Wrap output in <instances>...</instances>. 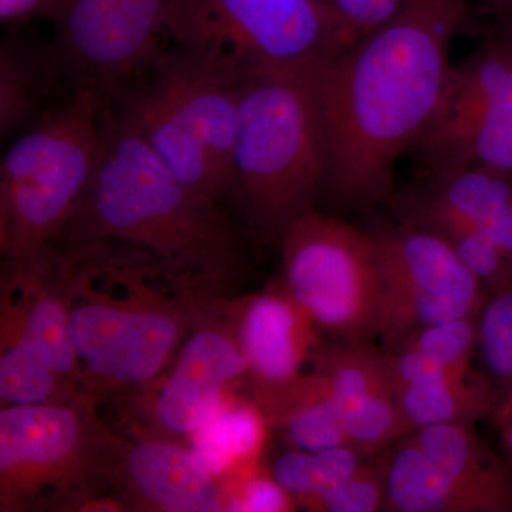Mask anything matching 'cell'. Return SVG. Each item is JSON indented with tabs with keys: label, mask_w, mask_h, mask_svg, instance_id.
<instances>
[{
	"label": "cell",
	"mask_w": 512,
	"mask_h": 512,
	"mask_svg": "<svg viewBox=\"0 0 512 512\" xmlns=\"http://www.w3.org/2000/svg\"><path fill=\"white\" fill-rule=\"evenodd\" d=\"M511 70L512 39L500 30L451 69L436 114L417 143L430 168L461 163Z\"/></svg>",
	"instance_id": "cell-16"
},
{
	"label": "cell",
	"mask_w": 512,
	"mask_h": 512,
	"mask_svg": "<svg viewBox=\"0 0 512 512\" xmlns=\"http://www.w3.org/2000/svg\"><path fill=\"white\" fill-rule=\"evenodd\" d=\"M224 494V511L286 512L292 511L295 505V498L274 476H266L255 466L242 470L238 484Z\"/></svg>",
	"instance_id": "cell-31"
},
{
	"label": "cell",
	"mask_w": 512,
	"mask_h": 512,
	"mask_svg": "<svg viewBox=\"0 0 512 512\" xmlns=\"http://www.w3.org/2000/svg\"><path fill=\"white\" fill-rule=\"evenodd\" d=\"M389 512H512V470L471 424H434L390 447Z\"/></svg>",
	"instance_id": "cell-11"
},
{
	"label": "cell",
	"mask_w": 512,
	"mask_h": 512,
	"mask_svg": "<svg viewBox=\"0 0 512 512\" xmlns=\"http://www.w3.org/2000/svg\"><path fill=\"white\" fill-rule=\"evenodd\" d=\"M99 126L92 181L55 242L136 245L174 274L225 299L245 265L237 234L218 205L181 183L111 107L100 111Z\"/></svg>",
	"instance_id": "cell-3"
},
{
	"label": "cell",
	"mask_w": 512,
	"mask_h": 512,
	"mask_svg": "<svg viewBox=\"0 0 512 512\" xmlns=\"http://www.w3.org/2000/svg\"><path fill=\"white\" fill-rule=\"evenodd\" d=\"M460 164H478L512 175V70Z\"/></svg>",
	"instance_id": "cell-29"
},
{
	"label": "cell",
	"mask_w": 512,
	"mask_h": 512,
	"mask_svg": "<svg viewBox=\"0 0 512 512\" xmlns=\"http://www.w3.org/2000/svg\"><path fill=\"white\" fill-rule=\"evenodd\" d=\"M268 421L258 406L222 404L220 412L190 436L191 453L212 478L235 466L254 467Z\"/></svg>",
	"instance_id": "cell-23"
},
{
	"label": "cell",
	"mask_w": 512,
	"mask_h": 512,
	"mask_svg": "<svg viewBox=\"0 0 512 512\" xmlns=\"http://www.w3.org/2000/svg\"><path fill=\"white\" fill-rule=\"evenodd\" d=\"M103 107L87 93L47 110L0 164V249L19 265L55 242L86 194L100 150Z\"/></svg>",
	"instance_id": "cell-6"
},
{
	"label": "cell",
	"mask_w": 512,
	"mask_h": 512,
	"mask_svg": "<svg viewBox=\"0 0 512 512\" xmlns=\"http://www.w3.org/2000/svg\"><path fill=\"white\" fill-rule=\"evenodd\" d=\"M431 232L446 239L460 261L487 288L488 293L512 284V259L480 228L451 224Z\"/></svg>",
	"instance_id": "cell-28"
},
{
	"label": "cell",
	"mask_w": 512,
	"mask_h": 512,
	"mask_svg": "<svg viewBox=\"0 0 512 512\" xmlns=\"http://www.w3.org/2000/svg\"><path fill=\"white\" fill-rule=\"evenodd\" d=\"M114 436L90 397L0 412V511L94 507L109 484Z\"/></svg>",
	"instance_id": "cell-7"
},
{
	"label": "cell",
	"mask_w": 512,
	"mask_h": 512,
	"mask_svg": "<svg viewBox=\"0 0 512 512\" xmlns=\"http://www.w3.org/2000/svg\"><path fill=\"white\" fill-rule=\"evenodd\" d=\"M52 356L36 340L20 333H2L0 399L5 406H32L72 399Z\"/></svg>",
	"instance_id": "cell-24"
},
{
	"label": "cell",
	"mask_w": 512,
	"mask_h": 512,
	"mask_svg": "<svg viewBox=\"0 0 512 512\" xmlns=\"http://www.w3.org/2000/svg\"><path fill=\"white\" fill-rule=\"evenodd\" d=\"M46 251L93 387L151 382L195 323L227 302L126 242H52Z\"/></svg>",
	"instance_id": "cell-2"
},
{
	"label": "cell",
	"mask_w": 512,
	"mask_h": 512,
	"mask_svg": "<svg viewBox=\"0 0 512 512\" xmlns=\"http://www.w3.org/2000/svg\"><path fill=\"white\" fill-rule=\"evenodd\" d=\"M477 340L478 316L446 320L413 333L387 348L396 386L470 375Z\"/></svg>",
	"instance_id": "cell-20"
},
{
	"label": "cell",
	"mask_w": 512,
	"mask_h": 512,
	"mask_svg": "<svg viewBox=\"0 0 512 512\" xmlns=\"http://www.w3.org/2000/svg\"><path fill=\"white\" fill-rule=\"evenodd\" d=\"M397 400L410 433L434 424H474L494 416L501 394L494 382L470 373L461 377L419 380L397 389Z\"/></svg>",
	"instance_id": "cell-21"
},
{
	"label": "cell",
	"mask_w": 512,
	"mask_h": 512,
	"mask_svg": "<svg viewBox=\"0 0 512 512\" xmlns=\"http://www.w3.org/2000/svg\"><path fill=\"white\" fill-rule=\"evenodd\" d=\"M485 9L490 10L493 15L503 12V10L512 6V0H481Z\"/></svg>",
	"instance_id": "cell-34"
},
{
	"label": "cell",
	"mask_w": 512,
	"mask_h": 512,
	"mask_svg": "<svg viewBox=\"0 0 512 512\" xmlns=\"http://www.w3.org/2000/svg\"><path fill=\"white\" fill-rule=\"evenodd\" d=\"M173 0H62L47 43L60 79L110 107L163 53Z\"/></svg>",
	"instance_id": "cell-10"
},
{
	"label": "cell",
	"mask_w": 512,
	"mask_h": 512,
	"mask_svg": "<svg viewBox=\"0 0 512 512\" xmlns=\"http://www.w3.org/2000/svg\"><path fill=\"white\" fill-rule=\"evenodd\" d=\"M109 484L126 510L215 512L225 507L215 478L202 470L190 448L171 440L116 437Z\"/></svg>",
	"instance_id": "cell-15"
},
{
	"label": "cell",
	"mask_w": 512,
	"mask_h": 512,
	"mask_svg": "<svg viewBox=\"0 0 512 512\" xmlns=\"http://www.w3.org/2000/svg\"><path fill=\"white\" fill-rule=\"evenodd\" d=\"M256 406L268 424L305 451L350 446L345 421L325 377L313 370L288 382L255 386Z\"/></svg>",
	"instance_id": "cell-19"
},
{
	"label": "cell",
	"mask_w": 512,
	"mask_h": 512,
	"mask_svg": "<svg viewBox=\"0 0 512 512\" xmlns=\"http://www.w3.org/2000/svg\"><path fill=\"white\" fill-rule=\"evenodd\" d=\"M346 45L396 18L412 0H323Z\"/></svg>",
	"instance_id": "cell-30"
},
{
	"label": "cell",
	"mask_w": 512,
	"mask_h": 512,
	"mask_svg": "<svg viewBox=\"0 0 512 512\" xmlns=\"http://www.w3.org/2000/svg\"><path fill=\"white\" fill-rule=\"evenodd\" d=\"M495 16L500 20V29L498 30L503 32L504 35L510 36L512 39V6Z\"/></svg>",
	"instance_id": "cell-33"
},
{
	"label": "cell",
	"mask_w": 512,
	"mask_h": 512,
	"mask_svg": "<svg viewBox=\"0 0 512 512\" xmlns=\"http://www.w3.org/2000/svg\"><path fill=\"white\" fill-rule=\"evenodd\" d=\"M62 0H0V19L5 26H19L33 19L55 18Z\"/></svg>",
	"instance_id": "cell-32"
},
{
	"label": "cell",
	"mask_w": 512,
	"mask_h": 512,
	"mask_svg": "<svg viewBox=\"0 0 512 512\" xmlns=\"http://www.w3.org/2000/svg\"><path fill=\"white\" fill-rule=\"evenodd\" d=\"M503 427V439L505 447L508 448V451L512 454V414L508 417L504 423L500 424Z\"/></svg>",
	"instance_id": "cell-35"
},
{
	"label": "cell",
	"mask_w": 512,
	"mask_h": 512,
	"mask_svg": "<svg viewBox=\"0 0 512 512\" xmlns=\"http://www.w3.org/2000/svg\"><path fill=\"white\" fill-rule=\"evenodd\" d=\"M279 245L286 291L319 328L339 339L379 336L382 276L369 231L311 210Z\"/></svg>",
	"instance_id": "cell-9"
},
{
	"label": "cell",
	"mask_w": 512,
	"mask_h": 512,
	"mask_svg": "<svg viewBox=\"0 0 512 512\" xmlns=\"http://www.w3.org/2000/svg\"><path fill=\"white\" fill-rule=\"evenodd\" d=\"M47 45L20 37L3 40L0 49V133H22L47 110L43 101L59 80Z\"/></svg>",
	"instance_id": "cell-22"
},
{
	"label": "cell",
	"mask_w": 512,
	"mask_h": 512,
	"mask_svg": "<svg viewBox=\"0 0 512 512\" xmlns=\"http://www.w3.org/2000/svg\"><path fill=\"white\" fill-rule=\"evenodd\" d=\"M312 360L338 404L350 447L360 456H377L410 434L387 350L372 340L339 339L319 346Z\"/></svg>",
	"instance_id": "cell-14"
},
{
	"label": "cell",
	"mask_w": 512,
	"mask_h": 512,
	"mask_svg": "<svg viewBox=\"0 0 512 512\" xmlns=\"http://www.w3.org/2000/svg\"><path fill=\"white\" fill-rule=\"evenodd\" d=\"M363 460L365 457L350 446L318 451L293 448L276 458L272 476L295 501L306 505L333 485L352 476Z\"/></svg>",
	"instance_id": "cell-25"
},
{
	"label": "cell",
	"mask_w": 512,
	"mask_h": 512,
	"mask_svg": "<svg viewBox=\"0 0 512 512\" xmlns=\"http://www.w3.org/2000/svg\"><path fill=\"white\" fill-rule=\"evenodd\" d=\"M315 69V67H313ZM325 146L312 69H251L234 147L235 197L264 242L281 241L325 184Z\"/></svg>",
	"instance_id": "cell-5"
},
{
	"label": "cell",
	"mask_w": 512,
	"mask_h": 512,
	"mask_svg": "<svg viewBox=\"0 0 512 512\" xmlns=\"http://www.w3.org/2000/svg\"><path fill=\"white\" fill-rule=\"evenodd\" d=\"M369 234L382 276L379 338L387 348L427 326L480 316L490 293L446 239L402 222H382Z\"/></svg>",
	"instance_id": "cell-12"
},
{
	"label": "cell",
	"mask_w": 512,
	"mask_h": 512,
	"mask_svg": "<svg viewBox=\"0 0 512 512\" xmlns=\"http://www.w3.org/2000/svg\"><path fill=\"white\" fill-rule=\"evenodd\" d=\"M249 70L231 57L175 43L147 83L131 86L110 107L181 183L218 205L235 195L239 101Z\"/></svg>",
	"instance_id": "cell-4"
},
{
	"label": "cell",
	"mask_w": 512,
	"mask_h": 512,
	"mask_svg": "<svg viewBox=\"0 0 512 512\" xmlns=\"http://www.w3.org/2000/svg\"><path fill=\"white\" fill-rule=\"evenodd\" d=\"M247 370L229 303H222L192 328L177 365L154 399V424L168 436L190 437L220 412L225 384Z\"/></svg>",
	"instance_id": "cell-13"
},
{
	"label": "cell",
	"mask_w": 512,
	"mask_h": 512,
	"mask_svg": "<svg viewBox=\"0 0 512 512\" xmlns=\"http://www.w3.org/2000/svg\"><path fill=\"white\" fill-rule=\"evenodd\" d=\"M165 32L247 69L309 70L348 47L323 0H173Z\"/></svg>",
	"instance_id": "cell-8"
},
{
	"label": "cell",
	"mask_w": 512,
	"mask_h": 512,
	"mask_svg": "<svg viewBox=\"0 0 512 512\" xmlns=\"http://www.w3.org/2000/svg\"><path fill=\"white\" fill-rule=\"evenodd\" d=\"M402 224L427 231L444 225L481 227L512 202V175L478 164L430 168L419 184L390 198Z\"/></svg>",
	"instance_id": "cell-18"
},
{
	"label": "cell",
	"mask_w": 512,
	"mask_h": 512,
	"mask_svg": "<svg viewBox=\"0 0 512 512\" xmlns=\"http://www.w3.org/2000/svg\"><path fill=\"white\" fill-rule=\"evenodd\" d=\"M390 448L367 457L355 473L309 501L305 507L323 512L384 511L387 501V468Z\"/></svg>",
	"instance_id": "cell-27"
},
{
	"label": "cell",
	"mask_w": 512,
	"mask_h": 512,
	"mask_svg": "<svg viewBox=\"0 0 512 512\" xmlns=\"http://www.w3.org/2000/svg\"><path fill=\"white\" fill-rule=\"evenodd\" d=\"M247 296L229 305L255 386L288 382L319 349L315 320L286 291Z\"/></svg>",
	"instance_id": "cell-17"
},
{
	"label": "cell",
	"mask_w": 512,
	"mask_h": 512,
	"mask_svg": "<svg viewBox=\"0 0 512 512\" xmlns=\"http://www.w3.org/2000/svg\"><path fill=\"white\" fill-rule=\"evenodd\" d=\"M477 349L501 394L498 424L512 414V284L490 293L478 316Z\"/></svg>",
	"instance_id": "cell-26"
},
{
	"label": "cell",
	"mask_w": 512,
	"mask_h": 512,
	"mask_svg": "<svg viewBox=\"0 0 512 512\" xmlns=\"http://www.w3.org/2000/svg\"><path fill=\"white\" fill-rule=\"evenodd\" d=\"M467 6L468 0H412L312 69L325 146L323 188L339 204L363 210L393 197L394 165L436 114Z\"/></svg>",
	"instance_id": "cell-1"
}]
</instances>
